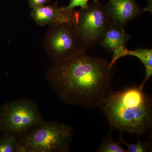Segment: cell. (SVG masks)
Masks as SVG:
<instances>
[{"mask_svg": "<svg viewBox=\"0 0 152 152\" xmlns=\"http://www.w3.org/2000/svg\"><path fill=\"white\" fill-rule=\"evenodd\" d=\"M114 74L108 61L90 56L83 51L55 62L46 77L64 103L91 108L99 107L111 90Z\"/></svg>", "mask_w": 152, "mask_h": 152, "instance_id": "6da1fadb", "label": "cell"}, {"mask_svg": "<svg viewBox=\"0 0 152 152\" xmlns=\"http://www.w3.org/2000/svg\"><path fill=\"white\" fill-rule=\"evenodd\" d=\"M99 107L112 128L140 136L152 127V98L140 87L111 90Z\"/></svg>", "mask_w": 152, "mask_h": 152, "instance_id": "7a4b0ae2", "label": "cell"}, {"mask_svg": "<svg viewBox=\"0 0 152 152\" xmlns=\"http://www.w3.org/2000/svg\"><path fill=\"white\" fill-rule=\"evenodd\" d=\"M73 134L69 125L43 121L18 142L22 152H67Z\"/></svg>", "mask_w": 152, "mask_h": 152, "instance_id": "3957f363", "label": "cell"}, {"mask_svg": "<svg viewBox=\"0 0 152 152\" xmlns=\"http://www.w3.org/2000/svg\"><path fill=\"white\" fill-rule=\"evenodd\" d=\"M37 104L30 99L4 104L0 108V131L22 137L43 121Z\"/></svg>", "mask_w": 152, "mask_h": 152, "instance_id": "277c9868", "label": "cell"}, {"mask_svg": "<svg viewBox=\"0 0 152 152\" xmlns=\"http://www.w3.org/2000/svg\"><path fill=\"white\" fill-rule=\"evenodd\" d=\"M115 22L105 6L98 0L88 4L86 8L76 10L74 24L85 50L99 45Z\"/></svg>", "mask_w": 152, "mask_h": 152, "instance_id": "5b68a950", "label": "cell"}, {"mask_svg": "<svg viewBox=\"0 0 152 152\" xmlns=\"http://www.w3.org/2000/svg\"><path fill=\"white\" fill-rule=\"evenodd\" d=\"M43 46L52 61H58L85 50L73 23H62L49 26Z\"/></svg>", "mask_w": 152, "mask_h": 152, "instance_id": "8992f818", "label": "cell"}, {"mask_svg": "<svg viewBox=\"0 0 152 152\" xmlns=\"http://www.w3.org/2000/svg\"><path fill=\"white\" fill-rule=\"evenodd\" d=\"M76 10H70L66 7L59 8L58 2L32 9L30 15L40 26L62 23H75Z\"/></svg>", "mask_w": 152, "mask_h": 152, "instance_id": "52a82bcc", "label": "cell"}, {"mask_svg": "<svg viewBox=\"0 0 152 152\" xmlns=\"http://www.w3.org/2000/svg\"><path fill=\"white\" fill-rule=\"evenodd\" d=\"M124 26L117 22H114L106 31L99 44L106 51L113 53V58L110 62V66L111 68L119 59L120 53L125 48L131 38V36L126 32Z\"/></svg>", "mask_w": 152, "mask_h": 152, "instance_id": "ba28073f", "label": "cell"}, {"mask_svg": "<svg viewBox=\"0 0 152 152\" xmlns=\"http://www.w3.org/2000/svg\"><path fill=\"white\" fill-rule=\"evenodd\" d=\"M104 6L113 20L123 26L146 11L135 0H110Z\"/></svg>", "mask_w": 152, "mask_h": 152, "instance_id": "9c48e42d", "label": "cell"}, {"mask_svg": "<svg viewBox=\"0 0 152 152\" xmlns=\"http://www.w3.org/2000/svg\"><path fill=\"white\" fill-rule=\"evenodd\" d=\"M129 56L137 57L145 66V77L142 83L139 86L140 88L143 89L146 83L152 75V49H138L132 50L125 48L120 53L119 59Z\"/></svg>", "mask_w": 152, "mask_h": 152, "instance_id": "30bf717a", "label": "cell"}, {"mask_svg": "<svg viewBox=\"0 0 152 152\" xmlns=\"http://www.w3.org/2000/svg\"><path fill=\"white\" fill-rule=\"evenodd\" d=\"M0 152H22L21 147L15 137L4 134L0 138Z\"/></svg>", "mask_w": 152, "mask_h": 152, "instance_id": "8fae6325", "label": "cell"}, {"mask_svg": "<svg viewBox=\"0 0 152 152\" xmlns=\"http://www.w3.org/2000/svg\"><path fill=\"white\" fill-rule=\"evenodd\" d=\"M121 145L119 141H114L112 138L111 132L107 137L103 139L100 146L96 152H128V150L124 149Z\"/></svg>", "mask_w": 152, "mask_h": 152, "instance_id": "7c38bea8", "label": "cell"}, {"mask_svg": "<svg viewBox=\"0 0 152 152\" xmlns=\"http://www.w3.org/2000/svg\"><path fill=\"white\" fill-rule=\"evenodd\" d=\"M119 141L125 145L128 148V152H147L152 151V144L148 142H142L139 139L135 144L128 143L123 137L122 133Z\"/></svg>", "mask_w": 152, "mask_h": 152, "instance_id": "4fadbf2b", "label": "cell"}, {"mask_svg": "<svg viewBox=\"0 0 152 152\" xmlns=\"http://www.w3.org/2000/svg\"><path fill=\"white\" fill-rule=\"evenodd\" d=\"M88 1L89 0H70L69 4L66 8L70 10H73L76 7H80L81 10H84L88 7Z\"/></svg>", "mask_w": 152, "mask_h": 152, "instance_id": "5bb4252c", "label": "cell"}, {"mask_svg": "<svg viewBox=\"0 0 152 152\" xmlns=\"http://www.w3.org/2000/svg\"><path fill=\"white\" fill-rule=\"evenodd\" d=\"M31 8L34 9L48 4L51 0H27Z\"/></svg>", "mask_w": 152, "mask_h": 152, "instance_id": "9a60e30c", "label": "cell"}]
</instances>
